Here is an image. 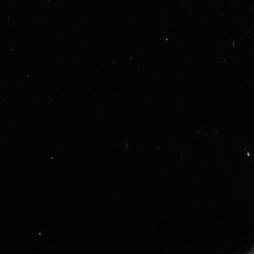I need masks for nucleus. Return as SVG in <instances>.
<instances>
[{
	"label": "nucleus",
	"instance_id": "obj_1",
	"mask_svg": "<svg viewBox=\"0 0 254 254\" xmlns=\"http://www.w3.org/2000/svg\"><path fill=\"white\" fill-rule=\"evenodd\" d=\"M250 254H254V246L253 248H252V250H251Z\"/></svg>",
	"mask_w": 254,
	"mask_h": 254
}]
</instances>
